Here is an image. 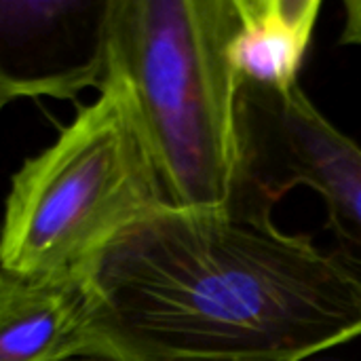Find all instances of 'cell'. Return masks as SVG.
Returning a JSON list of instances; mask_svg holds the SVG:
<instances>
[{
    "instance_id": "cell-9",
    "label": "cell",
    "mask_w": 361,
    "mask_h": 361,
    "mask_svg": "<svg viewBox=\"0 0 361 361\" xmlns=\"http://www.w3.org/2000/svg\"><path fill=\"white\" fill-rule=\"evenodd\" d=\"M72 361H112V360H97V357H87V360H72ZM195 361H214V360H195ZM218 361H226V360H218Z\"/></svg>"
},
{
    "instance_id": "cell-3",
    "label": "cell",
    "mask_w": 361,
    "mask_h": 361,
    "mask_svg": "<svg viewBox=\"0 0 361 361\" xmlns=\"http://www.w3.org/2000/svg\"><path fill=\"white\" fill-rule=\"evenodd\" d=\"M169 205L125 82L106 70L99 95L11 180L0 269L82 279L125 228Z\"/></svg>"
},
{
    "instance_id": "cell-2",
    "label": "cell",
    "mask_w": 361,
    "mask_h": 361,
    "mask_svg": "<svg viewBox=\"0 0 361 361\" xmlns=\"http://www.w3.org/2000/svg\"><path fill=\"white\" fill-rule=\"evenodd\" d=\"M235 0H112L108 66L127 87L167 203L218 209L245 182Z\"/></svg>"
},
{
    "instance_id": "cell-10",
    "label": "cell",
    "mask_w": 361,
    "mask_h": 361,
    "mask_svg": "<svg viewBox=\"0 0 361 361\" xmlns=\"http://www.w3.org/2000/svg\"><path fill=\"white\" fill-rule=\"evenodd\" d=\"M4 106H6V104H4V102H0V110H2V108H4Z\"/></svg>"
},
{
    "instance_id": "cell-4",
    "label": "cell",
    "mask_w": 361,
    "mask_h": 361,
    "mask_svg": "<svg viewBox=\"0 0 361 361\" xmlns=\"http://www.w3.org/2000/svg\"><path fill=\"white\" fill-rule=\"evenodd\" d=\"M245 182L239 199L273 207L288 190L319 195L334 256L361 283V146L296 87L281 95L243 82Z\"/></svg>"
},
{
    "instance_id": "cell-5",
    "label": "cell",
    "mask_w": 361,
    "mask_h": 361,
    "mask_svg": "<svg viewBox=\"0 0 361 361\" xmlns=\"http://www.w3.org/2000/svg\"><path fill=\"white\" fill-rule=\"evenodd\" d=\"M112 0H0V102L102 85Z\"/></svg>"
},
{
    "instance_id": "cell-7",
    "label": "cell",
    "mask_w": 361,
    "mask_h": 361,
    "mask_svg": "<svg viewBox=\"0 0 361 361\" xmlns=\"http://www.w3.org/2000/svg\"><path fill=\"white\" fill-rule=\"evenodd\" d=\"M322 0H235L231 61L245 85L290 93L315 36Z\"/></svg>"
},
{
    "instance_id": "cell-1",
    "label": "cell",
    "mask_w": 361,
    "mask_h": 361,
    "mask_svg": "<svg viewBox=\"0 0 361 361\" xmlns=\"http://www.w3.org/2000/svg\"><path fill=\"white\" fill-rule=\"evenodd\" d=\"M82 281L118 361H307L361 338V283L273 207L165 205Z\"/></svg>"
},
{
    "instance_id": "cell-8",
    "label": "cell",
    "mask_w": 361,
    "mask_h": 361,
    "mask_svg": "<svg viewBox=\"0 0 361 361\" xmlns=\"http://www.w3.org/2000/svg\"><path fill=\"white\" fill-rule=\"evenodd\" d=\"M343 8H345V23L341 32V42L361 47V0H347Z\"/></svg>"
},
{
    "instance_id": "cell-6",
    "label": "cell",
    "mask_w": 361,
    "mask_h": 361,
    "mask_svg": "<svg viewBox=\"0 0 361 361\" xmlns=\"http://www.w3.org/2000/svg\"><path fill=\"white\" fill-rule=\"evenodd\" d=\"M118 361L82 279L0 269V361Z\"/></svg>"
}]
</instances>
